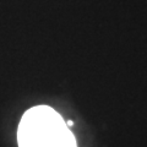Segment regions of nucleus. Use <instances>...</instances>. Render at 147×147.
Instances as JSON below:
<instances>
[{
	"mask_svg": "<svg viewBox=\"0 0 147 147\" xmlns=\"http://www.w3.org/2000/svg\"><path fill=\"white\" fill-rule=\"evenodd\" d=\"M18 147H76L75 136L57 110L37 105L22 115L17 129Z\"/></svg>",
	"mask_w": 147,
	"mask_h": 147,
	"instance_id": "f257e3e1",
	"label": "nucleus"
},
{
	"mask_svg": "<svg viewBox=\"0 0 147 147\" xmlns=\"http://www.w3.org/2000/svg\"><path fill=\"white\" fill-rule=\"evenodd\" d=\"M66 125H67L69 127L72 126V125H74V121H72V120H69V121H66Z\"/></svg>",
	"mask_w": 147,
	"mask_h": 147,
	"instance_id": "f03ea898",
	"label": "nucleus"
}]
</instances>
